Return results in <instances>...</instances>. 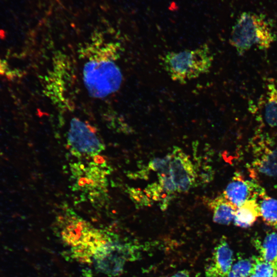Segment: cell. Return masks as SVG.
<instances>
[{
  "label": "cell",
  "mask_w": 277,
  "mask_h": 277,
  "mask_svg": "<svg viewBox=\"0 0 277 277\" xmlns=\"http://www.w3.org/2000/svg\"><path fill=\"white\" fill-rule=\"evenodd\" d=\"M121 46L116 42L97 37L84 47L82 76L90 96L104 98L117 91L123 75L118 65Z\"/></svg>",
  "instance_id": "cell-1"
},
{
  "label": "cell",
  "mask_w": 277,
  "mask_h": 277,
  "mask_svg": "<svg viewBox=\"0 0 277 277\" xmlns=\"http://www.w3.org/2000/svg\"><path fill=\"white\" fill-rule=\"evenodd\" d=\"M275 38L273 25L265 15L245 12L233 26L229 42L242 55L252 47L260 50L269 49Z\"/></svg>",
  "instance_id": "cell-2"
},
{
  "label": "cell",
  "mask_w": 277,
  "mask_h": 277,
  "mask_svg": "<svg viewBox=\"0 0 277 277\" xmlns=\"http://www.w3.org/2000/svg\"><path fill=\"white\" fill-rule=\"evenodd\" d=\"M213 61L207 45L178 52H168L162 57V66L173 81L186 83L209 71Z\"/></svg>",
  "instance_id": "cell-3"
},
{
  "label": "cell",
  "mask_w": 277,
  "mask_h": 277,
  "mask_svg": "<svg viewBox=\"0 0 277 277\" xmlns=\"http://www.w3.org/2000/svg\"><path fill=\"white\" fill-rule=\"evenodd\" d=\"M130 253L129 247L120 243L114 236L96 250L92 261L98 271L115 276L122 272Z\"/></svg>",
  "instance_id": "cell-4"
},
{
  "label": "cell",
  "mask_w": 277,
  "mask_h": 277,
  "mask_svg": "<svg viewBox=\"0 0 277 277\" xmlns=\"http://www.w3.org/2000/svg\"><path fill=\"white\" fill-rule=\"evenodd\" d=\"M68 144L75 155L95 156L104 149V145L92 126L77 117L70 122Z\"/></svg>",
  "instance_id": "cell-5"
},
{
  "label": "cell",
  "mask_w": 277,
  "mask_h": 277,
  "mask_svg": "<svg viewBox=\"0 0 277 277\" xmlns=\"http://www.w3.org/2000/svg\"><path fill=\"white\" fill-rule=\"evenodd\" d=\"M169 155V174L176 191L188 190L195 182V170L191 161L177 147H174Z\"/></svg>",
  "instance_id": "cell-6"
},
{
  "label": "cell",
  "mask_w": 277,
  "mask_h": 277,
  "mask_svg": "<svg viewBox=\"0 0 277 277\" xmlns=\"http://www.w3.org/2000/svg\"><path fill=\"white\" fill-rule=\"evenodd\" d=\"M266 194L265 190L256 182L246 180L236 172L225 188L223 195L236 207L246 201L261 197Z\"/></svg>",
  "instance_id": "cell-7"
},
{
  "label": "cell",
  "mask_w": 277,
  "mask_h": 277,
  "mask_svg": "<svg viewBox=\"0 0 277 277\" xmlns=\"http://www.w3.org/2000/svg\"><path fill=\"white\" fill-rule=\"evenodd\" d=\"M61 235L63 241L72 247L84 243L91 235L94 228L79 216L68 213L59 218Z\"/></svg>",
  "instance_id": "cell-8"
},
{
  "label": "cell",
  "mask_w": 277,
  "mask_h": 277,
  "mask_svg": "<svg viewBox=\"0 0 277 277\" xmlns=\"http://www.w3.org/2000/svg\"><path fill=\"white\" fill-rule=\"evenodd\" d=\"M98 166L96 163L86 167L83 164H74L72 169L75 180L73 188L86 192L105 189L107 184L105 172Z\"/></svg>",
  "instance_id": "cell-9"
},
{
  "label": "cell",
  "mask_w": 277,
  "mask_h": 277,
  "mask_svg": "<svg viewBox=\"0 0 277 277\" xmlns=\"http://www.w3.org/2000/svg\"><path fill=\"white\" fill-rule=\"evenodd\" d=\"M262 137L253 144L254 160L252 166L258 172L277 178V147Z\"/></svg>",
  "instance_id": "cell-10"
},
{
  "label": "cell",
  "mask_w": 277,
  "mask_h": 277,
  "mask_svg": "<svg viewBox=\"0 0 277 277\" xmlns=\"http://www.w3.org/2000/svg\"><path fill=\"white\" fill-rule=\"evenodd\" d=\"M233 252L223 236L215 246L211 263L206 269V277H226L232 267Z\"/></svg>",
  "instance_id": "cell-11"
},
{
  "label": "cell",
  "mask_w": 277,
  "mask_h": 277,
  "mask_svg": "<svg viewBox=\"0 0 277 277\" xmlns=\"http://www.w3.org/2000/svg\"><path fill=\"white\" fill-rule=\"evenodd\" d=\"M113 236V234L109 232L94 228L89 238L84 243L71 248V255L78 261L90 262L96 250Z\"/></svg>",
  "instance_id": "cell-12"
},
{
  "label": "cell",
  "mask_w": 277,
  "mask_h": 277,
  "mask_svg": "<svg viewBox=\"0 0 277 277\" xmlns=\"http://www.w3.org/2000/svg\"><path fill=\"white\" fill-rule=\"evenodd\" d=\"M263 103L262 114L266 124L277 129V81L269 79Z\"/></svg>",
  "instance_id": "cell-13"
},
{
  "label": "cell",
  "mask_w": 277,
  "mask_h": 277,
  "mask_svg": "<svg viewBox=\"0 0 277 277\" xmlns=\"http://www.w3.org/2000/svg\"><path fill=\"white\" fill-rule=\"evenodd\" d=\"M209 204L215 223L228 225L233 220L237 207L223 195L211 200Z\"/></svg>",
  "instance_id": "cell-14"
},
{
  "label": "cell",
  "mask_w": 277,
  "mask_h": 277,
  "mask_svg": "<svg viewBox=\"0 0 277 277\" xmlns=\"http://www.w3.org/2000/svg\"><path fill=\"white\" fill-rule=\"evenodd\" d=\"M260 216V208L256 200L246 201L237 207L233 219L235 225L242 228L252 226Z\"/></svg>",
  "instance_id": "cell-15"
},
{
  "label": "cell",
  "mask_w": 277,
  "mask_h": 277,
  "mask_svg": "<svg viewBox=\"0 0 277 277\" xmlns=\"http://www.w3.org/2000/svg\"><path fill=\"white\" fill-rule=\"evenodd\" d=\"M260 256L277 269V233L267 234L261 244H256Z\"/></svg>",
  "instance_id": "cell-16"
},
{
  "label": "cell",
  "mask_w": 277,
  "mask_h": 277,
  "mask_svg": "<svg viewBox=\"0 0 277 277\" xmlns=\"http://www.w3.org/2000/svg\"><path fill=\"white\" fill-rule=\"evenodd\" d=\"M260 198V216L266 224L277 228V199L266 194Z\"/></svg>",
  "instance_id": "cell-17"
},
{
  "label": "cell",
  "mask_w": 277,
  "mask_h": 277,
  "mask_svg": "<svg viewBox=\"0 0 277 277\" xmlns=\"http://www.w3.org/2000/svg\"><path fill=\"white\" fill-rule=\"evenodd\" d=\"M252 258L254 262L253 274L257 277H277V269L273 265L260 256H254Z\"/></svg>",
  "instance_id": "cell-18"
},
{
  "label": "cell",
  "mask_w": 277,
  "mask_h": 277,
  "mask_svg": "<svg viewBox=\"0 0 277 277\" xmlns=\"http://www.w3.org/2000/svg\"><path fill=\"white\" fill-rule=\"evenodd\" d=\"M254 262L251 259L239 260L231 267L227 277H248L253 274Z\"/></svg>",
  "instance_id": "cell-19"
},
{
  "label": "cell",
  "mask_w": 277,
  "mask_h": 277,
  "mask_svg": "<svg viewBox=\"0 0 277 277\" xmlns=\"http://www.w3.org/2000/svg\"><path fill=\"white\" fill-rule=\"evenodd\" d=\"M16 72L10 68L7 61L0 57V76L12 78L16 75Z\"/></svg>",
  "instance_id": "cell-20"
},
{
  "label": "cell",
  "mask_w": 277,
  "mask_h": 277,
  "mask_svg": "<svg viewBox=\"0 0 277 277\" xmlns=\"http://www.w3.org/2000/svg\"><path fill=\"white\" fill-rule=\"evenodd\" d=\"M172 277H190V275L188 270H183L177 272Z\"/></svg>",
  "instance_id": "cell-21"
},
{
  "label": "cell",
  "mask_w": 277,
  "mask_h": 277,
  "mask_svg": "<svg viewBox=\"0 0 277 277\" xmlns=\"http://www.w3.org/2000/svg\"><path fill=\"white\" fill-rule=\"evenodd\" d=\"M250 277H257L255 274H251Z\"/></svg>",
  "instance_id": "cell-22"
}]
</instances>
